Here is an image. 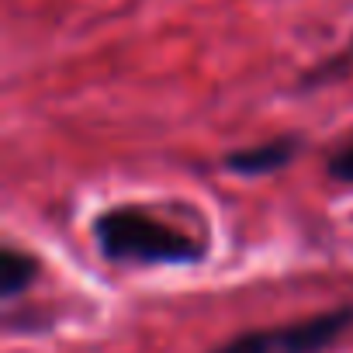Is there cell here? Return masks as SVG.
<instances>
[{"instance_id": "2", "label": "cell", "mask_w": 353, "mask_h": 353, "mask_svg": "<svg viewBox=\"0 0 353 353\" xmlns=\"http://www.w3.org/2000/svg\"><path fill=\"white\" fill-rule=\"evenodd\" d=\"M350 325H353V305H343V308H329V312L308 315L291 325L239 332V336L219 343L212 353H322Z\"/></svg>"}, {"instance_id": "1", "label": "cell", "mask_w": 353, "mask_h": 353, "mask_svg": "<svg viewBox=\"0 0 353 353\" xmlns=\"http://www.w3.org/2000/svg\"><path fill=\"white\" fill-rule=\"evenodd\" d=\"M94 239L104 260L132 267H191L205 256V243L188 236L145 208H111L94 222Z\"/></svg>"}, {"instance_id": "3", "label": "cell", "mask_w": 353, "mask_h": 353, "mask_svg": "<svg viewBox=\"0 0 353 353\" xmlns=\"http://www.w3.org/2000/svg\"><path fill=\"white\" fill-rule=\"evenodd\" d=\"M298 149H301L298 135H277V139H267V142L225 152V170H232L239 176H267V173L284 170L298 156Z\"/></svg>"}, {"instance_id": "5", "label": "cell", "mask_w": 353, "mask_h": 353, "mask_svg": "<svg viewBox=\"0 0 353 353\" xmlns=\"http://www.w3.org/2000/svg\"><path fill=\"white\" fill-rule=\"evenodd\" d=\"M350 70H353V39H350V42H346L336 56H329L325 63H319V66H315V70H312V73L301 80V83H305V87H319V83H329V80L346 77Z\"/></svg>"}, {"instance_id": "4", "label": "cell", "mask_w": 353, "mask_h": 353, "mask_svg": "<svg viewBox=\"0 0 353 353\" xmlns=\"http://www.w3.org/2000/svg\"><path fill=\"white\" fill-rule=\"evenodd\" d=\"M39 277V260L28 256L18 246H4L0 250V298L14 301L18 294H25Z\"/></svg>"}, {"instance_id": "6", "label": "cell", "mask_w": 353, "mask_h": 353, "mask_svg": "<svg viewBox=\"0 0 353 353\" xmlns=\"http://www.w3.org/2000/svg\"><path fill=\"white\" fill-rule=\"evenodd\" d=\"M329 176L339 184H350L353 188V132L329 152Z\"/></svg>"}]
</instances>
